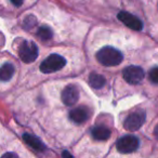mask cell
Wrapping results in <instances>:
<instances>
[{
    "label": "cell",
    "instance_id": "1",
    "mask_svg": "<svg viewBox=\"0 0 158 158\" xmlns=\"http://www.w3.org/2000/svg\"><path fill=\"white\" fill-rule=\"evenodd\" d=\"M123 59V53L113 47H104L97 53V60L104 66L119 65Z\"/></svg>",
    "mask_w": 158,
    "mask_h": 158
},
{
    "label": "cell",
    "instance_id": "2",
    "mask_svg": "<svg viewBox=\"0 0 158 158\" xmlns=\"http://www.w3.org/2000/svg\"><path fill=\"white\" fill-rule=\"evenodd\" d=\"M66 60L62 55L53 53L49 55L41 64H40V70L44 74H51L55 73L57 70H61L65 66Z\"/></svg>",
    "mask_w": 158,
    "mask_h": 158
},
{
    "label": "cell",
    "instance_id": "3",
    "mask_svg": "<svg viewBox=\"0 0 158 158\" xmlns=\"http://www.w3.org/2000/svg\"><path fill=\"white\" fill-rule=\"evenodd\" d=\"M19 55L24 63H33L38 57V47L31 41H24L19 48Z\"/></svg>",
    "mask_w": 158,
    "mask_h": 158
},
{
    "label": "cell",
    "instance_id": "4",
    "mask_svg": "<svg viewBox=\"0 0 158 158\" xmlns=\"http://www.w3.org/2000/svg\"><path fill=\"white\" fill-rule=\"evenodd\" d=\"M139 139L134 135H125L123 138H120L116 143V147L117 151L121 154H130L135 152L139 148Z\"/></svg>",
    "mask_w": 158,
    "mask_h": 158
},
{
    "label": "cell",
    "instance_id": "5",
    "mask_svg": "<svg viewBox=\"0 0 158 158\" xmlns=\"http://www.w3.org/2000/svg\"><path fill=\"white\" fill-rule=\"evenodd\" d=\"M145 121V113L142 110L139 112H134L130 114L129 116L126 118L125 123H123V127L128 131H136L143 126Z\"/></svg>",
    "mask_w": 158,
    "mask_h": 158
},
{
    "label": "cell",
    "instance_id": "6",
    "mask_svg": "<svg viewBox=\"0 0 158 158\" xmlns=\"http://www.w3.org/2000/svg\"><path fill=\"white\" fill-rule=\"evenodd\" d=\"M123 76L130 85H138L144 78V70L139 66H128L123 69Z\"/></svg>",
    "mask_w": 158,
    "mask_h": 158
},
{
    "label": "cell",
    "instance_id": "7",
    "mask_svg": "<svg viewBox=\"0 0 158 158\" xmlns=\"http://www.w3.org/2000/svg\"><path fill=\"white\" fill-rule=\"evenodd\" d=\"M118 20L120 22H123L126 26H128L129 28L133 29V31H141L143 28V23L139 20L136 16H134L133 14L128 13L126 11H121L117 15Z\"/></svg>",
    "mask_w": 158,
    "mask_h": 158
},
{
    "label": "cell",
    "instance_id": "8",
    "mask_svg": "<svg viewBox=\"0 0 158 158\" xmlns=\"http://www.w3.org/2000/svg\"><path fill=\"white\" fill-rule=\"evenodd\" d=\"M79 99V91L75 86L70 85L67 86L63 91H62V101L65 105L73 106L77 103Z\"/></svg>",
    "mask_w": 158,
    "mask_h": 158
},
{
    "label": "cell",
    "instance_id": "9",
    "mask_svg": "<svg viewBox=\"0 0 158 158\" xmlns=\"http://www.w3.org/2000/svg\"><path fill=\"white\" fill-rule=\"evenodd\" d=\"M23 140L25 141V143H26L28 146H31V148L35 149V151H37V152L46 151V145H44L37 136L31 135V134H29V133H25L24 135H23Z\"/></svg>",
    "mask_w": 158,
    "mask_h": 158
},
{
    "label": "cell",
    "instance_id": "10",
    "mask_svg": "<svg viewBox=\"0 0 158 158\" xmlns=\"http://www.w3.org/2000/svg\"><path fill=\"white\" fill-rule=\"evenodd\" d=\"M89 114L88 110L84 107H77L70 110L69 113V118L75 123H82L88 119Z\"/></svg>",
    "mask_w": 158,
    "mask_h": 158
},
{
    "label": "cell",
    "instance_id": "11",
    "mask_svg": "<svg viewBox=\"0 0 158 158\" xmlns=\"http://www.w3.org/2000/svg\"><path fill=\"white\" fill-rule=\"evenodd\" d=\"M93 139L98 141H105L110 136V130L104 126H97L91 130Z\"/></svg>",
    "mask_w": 158,
    "mask_h": 158
},
{
    "label": "cell",
    "instance_id": "12",
    "mask_svg": "<svg viewBox=\"0 0 158 158\" xmlns=\"http://www.w3.org/2000/svg\"><path fill=\"white\" fill-rule=\"evenodd\" d=\"M15 68L11 63H5L0 67V81H8L14 75Z\"/></svg>",
    "mask_w": 158,
    "mask_h": 158
},
{
    "label": "cell",
    "instance_id": "13",
    "mask_svg": "<svg viewBox=\"0 0 158 158\" xmlns=\"http://www.w3.org/2000/svg\"><path fill=\"white\" fill-rule=\"evenodd\" d=\"M105 78L102 75L97 74V73H92L89 76V85L93 89H101L105 85Z\"/></svg>",
    "mask_w": 158,
    "mask_h": 158
},
{
    "label": "cell",
    "instance_id": "14",
    "mask_svg": "<svg viewBox=\"0 0 158 158\" xmlns=\"http://www.w3.org/2000/svg\"><path fill=\"white\" fill-rule=\"evenodd\" d=\"M37 36L41 40H49L52 37V31L48 26H41L37 31Z\"/></svg>",
    "mask_w": 158,
    "mask_h": 158
},
{
    "label": "cell",
    "instance_id": "15",
    "mask_svg": "<svg viewBox=\"0 0 158 158\" xmlns=\"http://www.w3.org/2000/svg\"><path fill=\"white\" fill-rule=\"evenodd\" d=\"M149 80H151L153 84L158 85V67H154L149 70Z\"/></svg>",
    "mask_w": 158,
    "mask_h": 158
},
{
    "label": "cell",
    "instance_id": "16",
    "mask_svg": "<svg viewBox=\"0 0 158 158\" xmlns=\"http://www.w3.org/2000/svg\"><path fill=\"white\" fill-rule=\"evenodd\" d=\"M11 1V3L13 6H15V7H21V6L23 5V2H24V0H10Z\"/></svg>",
    "mask_w": 158,
    "mask_h": 158
},
{
    "label": "cell",
    "instance_id": "17",
    "mask_svg": "<svg viewBox=\"0 0 158 158\" xmlns=\"http://www.w3.org/2000/svg\"><path fill=\"white\" fill-rule=\"evenodd\" d=\"M3 157H18L15 154H11V153H8V154H5Z\"/></svg>",
    "mask_w": 158,
    "mask_h": 158
},
{
    "label": "cell",
    "instance_id": "18",
    "mask_svg": "<svg viewBox=\"0 0 158 158\" xmlns=\"http://www.w3.org/2000/svg\"><path fill=\"white\" fill-rule=\"evenodd\" d=\"M154 135H155V138L158 140V126H156L155 127V130H154Z\"/></svg>",
    "mask_w": 158,
    "mask_h": 158
},
{
    "label": "cell",
    "instance_id": "19",
    "mask_svg": "<svg viewBox=\"0 0 158 158\" xmlns=\"http://www.w3.org/2000/svg\"><path fill=\"white\" fill-rule=\"evenodd\" d=\"M62 156H63V157H72V155H70L68 152H63V153H62Z\"/></svg>",
    "mask_w": 158,
    "mask_h": 158
}]
</instances>
